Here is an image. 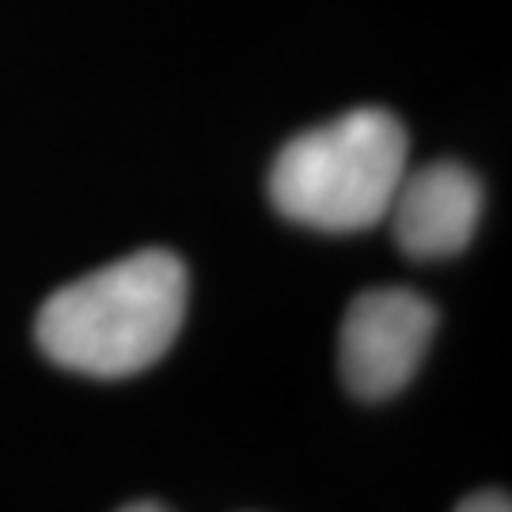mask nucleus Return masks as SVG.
I'll return each instance as SVG.
<instances>
[{
  "label": "nucleus",
  "instance_id": "nucleus-1",
  "mask_svg": "<svg viewBox=\"0 0 512 512\" xmlns=\"http://www.w3.org/2000/svg\"><path fill=\"white\" fill-rule=\"evenodd\" d=\"M186 266L164 247H148L61 285L35 319L38 349L54 365L126 380L175 346L186 319Z\"/></svg>",
  "mask_w": 512,
  "mask_h": 512
},
{
  "label": "nucleus",
  "instance_id": "nucleus-2",
  "mask_svg": "<svg viewBox=\"0 0 512 512\" xmlns=\"http://www.w3.org/2000/svg\"><path fill=\"white\" fill-rule=\"evenodd\" d=\"M406 175V129L380 107L349 110L293 137L270 167V202L315 232H365Z\"/></svg>",
  "mask_w": 512,
  "mask_h": 512
},
{
  "label": "nucleus",
  "instance_id": "nucleus-3",
  "mask_svg": "<svg viewBox=\"0 0 512 512\" xmlns=\"http://www.w3.org/2000/svg\"><path fill=\"white\" fill-rule=\"evenodd\" d=\"M437 334V308L414 289H368L346 308L338 334L342 384L380 403L399 395L421 368L429 342Z\"/></svg>",
  "mask_w": 512,
  "mask_h": 512
},
{
  "label": "nucleus",
  "instance_id": "nucleus-4",
  "mask_svg": "<svg viewBox=\"0 0 512 512\" xmlns=\"http://www.w3.org/2000/svg\"><path fill=\"white\" fill-rule=\"evenodd\" d=\"M482 217V183L475 171L456 160H437L418 171H406L395 198L387 205L391 232L399 251L410 258L459 255Z\"/></svg>",
  "mask_w": 512,
  "mask_h": 512
},
{
  "label": "nucleus",
  "instance_id": "nucleus-5",
  "mask_svg": "<svg viewBox=\"0 0 512 512\" xmlns=\"http://www.w3.org/2000/svg\"><path fill=\"white\" fill-rule=\"evenodd\" d=\"M456 512H512V501L501 490H482V494L463 497Z\"/></svg>",
  "mask_w": 512,
  "mask_h": 512
},
{
  "label": "nucleus",
  "instance_id": "nucleus-6",
  "mask_svg": "<svg viewBox=\"0 0 512 512\" xmlns=\"http://www.w3.org/2000/svg\"><path fill=\"white\" fill-rule=\"evenodd\" d=\"M118 512H167L164 505H156V501H133V505H126V509Z\"/></svg>",
  "mask_w": 512,
  "mask_h": 512
}]
</instances>
